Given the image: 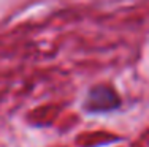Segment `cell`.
Returning <instances> with one entry per match:
<instances>
[{
    "instance_id": "6da1fadb",
    "label": "cell",
    "mask_w": 149,
    "mask_h": 147,
    "mask_svg": "<svg viewBox=\"0 0 149 147\" xmlns=\"http://www.w3.org/2000/svg\"><path fill=\"white\" fill-rule=\"evenodd\" d=\"M120 104L119 95L116 90L109 86H98L89 92L86 98V111L89 112H106V111H113Z\"/></svg>"
}]
</instances>
